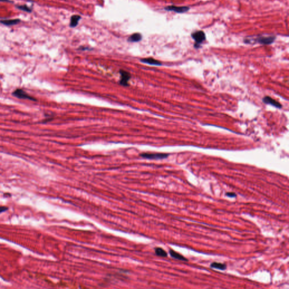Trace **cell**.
Instances as JSON below:
<instances>
[{
	"mask_svg": "<svg viewBox=\"0 0 289 289\" xmlns=\"http://www.w3.org/2000/svg\"><path fill=\"white\" fill-rule=\"evenodd\" d=\"M141 62L143 63H146L150 65H154V66H160L162 65V63L158 60H155L152 58H144L141 60Z\"/></svg>",
	"mask_w": 289,
	"mask_h": 289,
	"instance_id": "8",
	"label": "cell"
},
{
	"mask_svg": "<svg viewBox=\"0 0 289 289\" xmlns=\"http://www.w3.org/2000/svg\"><path fill=\"white\" fill-rule=\"evenodd\" d=\"M275 39L276 37L274 36H261L254 39H250L248 38L247 39H245L244 42L246 44H251L254 42H255L260 44L270 45L274 42Z\"/></svg>",
	"mask_w": 289,
	"mask_h": 289,
	"instance_id": "1",
	"label": "cell"
},
{
	"mask_svg": "<svg viewBox=\"0 0 289 289\" xmlns=\"http://www.w3.org/2000/svg\"><path fill=\"white\" fill-rule=\"evenodd\" d=\"M192 37L193 40L196 41L194 44V46L196 48H198L200 44L203 42V41L206 40V35L203 31H198L196 32H193L192 34Z\"/></svg>",
	"mask_w": 289,
	"mask_h": 289,
	"instance_id": "2",
	"label": "cell"
},
{
	"mask_svg": "<svg viewBox=\"0 0 289 289\" xmlns=\"http://www.w3.org/2000/svg\"><path fill=\"white\" fill-rule=\"evenodd\" d=\"M263 101L265 104H269L276 108H282L281 104H280L277 101L274 100V99L270 97H265Z\"/></svg>",
	"mask_w": 289,
	"mask_h": 289,
	"instance_id": "7",
	"label": "cell"
},
{
	"mask_svg": "<svg viewBox=\"0 0 289 289\" xmlns=\"http://www.w3.org/2000/svg\"><path fill=\"white\" fill-rule=\"evenodd\" d=\"M8 210V208L7 207L5 206H1L0 207V213H2L3 212L6 211Z\"/></svg>",
	"mask_w": 289,
	"mask_h": 289,
	"instance_id": "17",
	"label": "cell"
},
{
	"mask_svg": "<svg viewBox=\"0 0 289 289\" xmlns=\"http://www.w3.org/2000/svg\"><path fill=\"white\" fill-rule=\"evenodd\" d=\"M13 96L20 99L35 100L32 98V97L30 96L28 94H27L22 89H18L15 90V91L13 92Z\"/></svg>",
	"mask_w": 289,
	"mask_h": 289,
	"instance_id": "5",
	"label": "cell"
},
{
	"mask_svg": "<svg viewBox=\"0 0 289 289\" xmlns=\"http://www.w3.org/2000/svg\"><path fill=\"white\" fill-rule=\"evenodd\" d=\"M155 251L156 254L158 256H159L161 257H166L167 256V252L165 250H164L163 248L157 247L155 248Z\"/></svg>",
	"mask_w": 289,
	"mask_h": 289,
	"instance_id": "14",
	"label": "cell"
},
{
	"mask_svg": "<svg viewBox=\"0 0 289 289\" xmlns=\"http://www.w3.org/2000/svg\"><path fill=\"white\" fill-rule=\"evenodd\" d=\"M211 267L218 269L219 270L224 271L226 269V265L224 264L219 263H213L211 264Z\"/></svg>",
	"mask_w": 289,
	"mask_h": 289,
	"instance_id": "13",
	"label": "cell"
},
{
	"mask_svg": "<svg viewBox=\"0 0 289 289\" xmlns=\"http://www.w3.org/2000/svg\"><path fill=\"white\" fill-rule=\"evenodd\" d=\"M142 40V35L139 33H135V34L132 35L130 36L128 41L129 42H136L138 41H141Z\"/></svg>",
	"mask_w": 289,
	"mask_h": 289,
	"instance_id": "9",
	"label": "cell"
},
{
	"mask_svg": "<svg viewBox=\"0 0 289 289\" xmlns=\"http://www.w3.org/2000/svg\"><path fill=\"white\" fill-rule=\"evenodd\" d=\"M165 10L167 11H174L177 13H184L189 11L190 8L188 6H176L172 5L166 7Z\"/></svg>",
	"mask_w": 289,
	"mask_h": 289,
	"instance_id": "6",
	"label": "cell"
},
{
	"mask_svg": "<svg viewBox=\"0 0 289 289\" xmlns=\"http://www.w3.org/2000/svg\"><path fill=\"white\" fill-rule=\"evenodd\" d=\"M19 21L20 20L19 19H10V20H1L0 23H1L2 24H4L5 25H6V26H11V25H14V24L18 23Z\"/></svg>",
	"mask_w": 289,
	"mask_h": 289,
	"instance_id": "12",
	"label": "cell"
},
{
	"mask_svg": "<svg viewBox=\"0 0 289 289\" xmlns=\"http://www.w3.org/2000/svg\"><path fill=\"white\" fill-rule=\"evenodd\" d=\"M168 155H169L168 154H164V153H149V152L142 153L140 155L141 157L145 159L156 160L165 159L167 158Z\"/></svg>",
	"mask_w": 289,
	"mask_h": 289,
	"instance_id": "3",
	"label": "cell"
},
{
	"mask_svg": "<svg viewBox=\"0 0 289 289\" xmlns=\"http://www.w3.org/2000/svg\"><path fill=\"white\" fill-rule=\"evenodd\" d=\"M80 18H81V17H80V16H79V15H73V16L71 18L70 24V27H75L76 26L78 25V22H79V20L80 19Z\"/></svg>",
	"mask_w": 289,
	"mask_h": 289,
	"instance_id": "11",
	"label": "cell"
},
{
	"mask_svg": "<svg viewBox=\"0 0 289 289\" xmlns=\"http://www.w3.org/2000/svg\"><path fill=\"white\" fill-rule=\"evenodd\" d=\"M120 74L121 75L120 81L119 82L120 84L124 86H128V82L131 78V75L130 72L125 70H120Z\"/></svg>",
	"mask_w": 289,
	"mask_h": 289,
	"instance_id": "4",
	"label": "cell"
},
{
	"mask_svg": "<svg viewBox=\"0 0 289 289\" xmlns=\"http://www.w3.org/2000/svg\"><path fill=\"white\" fill-rule=\"evenodd\" d=\"M226 196H228V197H230V198H234V197L236 196V194L234 193L229 192V193H226Z\"/></svg>",
	"mask_w": 289,
	"mask_h": 289,
	"instance_id": "16",
	"label": "cell"
},
{
	"mask_svg": "<svg viewBox=\"0 0 289 289\" xmlns=\"http://www.w3.org/2000/svg\"><path fill=\"white\" fill-rule=\"evenodd\" d=\"M18 8L20 9V10H22L23 11H27V12H30L31 11V9L28 7H27L26 5H24V6H18Z\"/></svg>",
	"mask_w": 289,
	"mask_h": 289,
	"instance_id": "15",
	"label": "cell"
},
{
	"mask_svg": "<svg viewBox=\"0 0 289 289\" xmlns=\"http://www.w3.org/2000/svg\"><path fill=\"white\" fill-rule=\"evenodd\" d=\"M170 256L174 259L180 260H181V261H188V260L186 259L185 257H184L181 254H178L177 252L174 251L172 250H170Z\"/></svg>",
	"mask_w": 289,
	"mask_h": 289,
	"instance_id": "10",
	"label": "cell"
},
{
	"mask_svg": "<svg viewBox=\"0 0 289 289\" xmlns=\"http://www.w3.org/2000/svg\"><path fill=\"white\" fill-rule=\"evenodd\" d=\"M0 1H2V2H5V1H9L8 0H0Z\"/></svg>",
	"mask_w": 289,
	"mask_h": 289,
	"instance_id": "18",
	"label": "cell"
}]
</instances>
